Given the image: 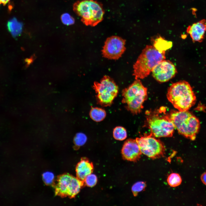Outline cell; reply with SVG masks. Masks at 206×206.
<instances>
[{
	"label": "cell",
	"mask_w": 206,
	"mask_h": 206,
	"mask_svg": "<svg viewBox=\"0 0 206 206\" xmlns=\"http://www.w3.org/2000/svg\"><path fill=\"white\" fill-rule=\"evenodd\" d=\"M93 169L94 166L92 162L86 158H82L76 166V177L84 181L85 178L92 173Z\"/></svg>",
	"instance_id": "5bb4252c"
},
{
	"label": "cell",
	"mask_w": 206,
	"mask_h": 206,
	"mask_svg": "<svg viewBox=\"0 0 206 206\" xmlns=\"http://www.w3.org/2000/svg\"><path fill=\"white\" fill-rule=\"evenodd\" d=\"M154 137L150 133L136 139L142 153L152 159L164 157L166 150L163 143Z\"/></svg>",
	"instance_id": "9c48e42d"
},
{
	"label": "cell",
	"mask_w": 206,
	"mask_h": 206,
	"mask_svg": "<svg viewBox=\"0 0 206 206\" xmlns=\"http://www.w3.org/2000/svg\"><path fill=\"white\" fill-rule=\"evenodd\" d=\"M7 27L12 35L15 37L19 36L21 34L22 25L16 19L13 18L8 22Z\"/></svg>",
	"instance_id": "9a60e30c"
},
{
	"label": "cell",
	"mask_w": 206,
	"mask_h": 206,
	"mask_svg": "<svg viewBox=\"0 0 206 206\" xmlns=\"http://www.w3.org/2000/svg\"><path fill=\"white\" fill-rule=\"evenodd\" d=\"M206 32V22L201 21L189 26L187 29L193 41L201 42Z\"/></svg>",
	"instance_id": "4fadbf2b"
},
{
	"label": "cell",
	"mask_w": 206,
	"mask_h": 206,
	"mask_svg": "<svg viewBox=\"0 0 206 206\" xmlns=\"http://www.w3.org/2000/svg\"><path fill=\"white\" fill-rule=\"evenodd\" d=\"M146 123L151 133L156 137H171L175 128L169 114L162 107L153 111L146 112Z\"/></svg>",
	"instance_id": "3957f363"
},
{
	"label": "cell",
	"mask_w": 206,
	"mask_h": 206,
	"mask_svg": "<svg viewBox=\"0 0 206 206\" xmlns=\"http://www.w3.org/2000/svg\"><path fill=\"white\" fill-rule=\"evenodd\" d=\"M122 102L127 110L133 114L140 113L143 108V104L147 98V89L139 79H136L122 92Z\"/></svg>",
	"instance_id": "277c9868"
},
{
	"label": "cell",
	"mask_w": 206,
	"mask_h": 206,
	"mask_svg": "<svg viewBox=\"0 0 206 206\" xmlns=\"http://www.w3.org/2000/svg\"><path fill=\"white\" fill-rule=\"evenodd\" d=\"M124 159L136 162L141 157L142 153L136 139L129 138L124 142L121 150Z\"/></svg>",
	"instance_id": "7c38bea8"
},
{
	"label": "cell",
	"mask_w": 206,
	"mask_h": 206,
	"mask_svg": "<svg viewBox=\"0 0 206 206\" xmlns=\"http://www.w3.org/2000/svg\"><path fill=\"white\" fill-rule=\"evenodd\" d=\"M87 140V137L83 133L80 132L77 133L74 139V142L75 146L79 147L84 145Z\"/></svg>",
	"instance_id": "ffe728a7"
},
{
	"label": "cell",
	"mask_w": 206,
	"mask_h": 206,
	"mask_svg": "<svg viewBox=\"0 0 206 206\" xmlns=\"http://www.w3.org/2000/svg\"><path fill=\"white\" fill-rule=\"evenodd\" d=\"M97 182V177L95 175L92 173L88 175L84 181V185L90 187H92L95 185Z\"/></svg>",
	"instance_id": "7402d4cb"
},
{
	"label": "cell",
	"mask_w": 206,
	"mask_h": 206,
	"mask_svg": "<svg viewBox=\"0 0 206 206\" xmlns=\"http://www.w3.org/2000/svg\"><path fill=\"white\" fill-rule=\"evenodd\" d=\"M54 177V174L50 172H46L42 175L43 180L47 185H49L53 183Z\"/></svg>",
	"instance_id": "603a6c76"
},
{
	"label": "cell",
	"mask_w": 206,
	"mask_h": 206,
	"mask_svg": "<svg viewBox=\"0 0 206 206\" xmlns=\"http://www.w3.org/2000/svg\"><path fill=\"white\" fill-rule=\"evenodd\" d=\"M106 113L103 109L98 107H92L90 112V116L94 121L99 122L105 118Z\"/></svg>",
	"instance_id": "2e32d148"
},
{
	"label": "cell",
	"mask_w": 206,
	"mask_h": 206,
	"mask_svg": "<svg viewBox=\"0 0 206 206\" xmlns=\"http://www.w3.org/2000/svg\"><path fill=\"white\" fill-rule=\"evenodd\" d=\"M93 87L97 94L98 103L104 107L110 106L118 93V86L107 76H104L100 82H94Z\"/></svg>",
	"instance_id": "52a82bcc"
},
{
	"label": "cell",
	"mask_w": 206,
	"mask_h": 206,
	"mask_svg": "<svg viewBox=\"0 0 206 206\" xmlns=\"http://www.w3.org/2000/svg\"><path fill=\"white\" fill-rule=\"evenodd\" d=\"M146 187V183L143 181H139L134 184L131 189L134 196L135 197L137 196L138 193L144 190Z\"/></svg>",
	"instance_id": "44dd1931"
},
{
	"label": "cell",
	"mask_w": 206,
	"mask_h": 206,
	"mask_svg": "<svg viewBox=\"0 0 206 206\" xmlns=\"http://www.w3.org/2000/svg\"><path fill=\"white\" fill-rule=\"evenodd\" d=\"M172 45L171 42L167 41L160 36L155 39L154 43V46L161 52L165 51L171 47Z\"/></svg>",
	"instance_id": "e0dca14e"
},
{
	"label": "cell",
	"mask_w": 206,
	"mask_h": 206,
	"mask_svg": "<svg viewBox=\"0 0 206 206\" xmlns=\"http://www.w3.org/2000/svg\"><path fill=\"white\" fill-rule=\"evenodd\" d=\"M201 179L202 182L206 185V172L202 174L201 177Z\"/></svg>",
	"instance_id": "d4e9b609"
},
{
	"label": "cell",
	"mask_w": 206,
	"mask_h": 206,
	"mask_svg": "<svg viewBox=\"0 0 206 206\" xmlns=\"http://www.w3.org/2000/svg\"><path fill=\"white\" fill-rule=\"evenodd\" d=\"M169 114L175 128L179 134L192 140L195 139L200 124L199 119L195 116L188 110H171Z\"/></svg>",
	"instance_id": "5b68a950"
},
{
	"label": "cell",
	"mask_w": 206,
	"mask_h": 206,
	"mask_svg": "<svg viewBox=\"0 0 206 206\" xmlns=\"http://www.w3.org/2000/svg\"><path fill=\"white\" fill-rule=\"evenodd\" d=\"M168 100L178 111H187L195 103L196 96L187 82L181 81L172 84L167 93Z\"/></svg>",
	"instance_id": "6da1fadb"
},
{
	"label": "cell",
	"mask_w": 206,
	"mask_h": 206,
	"mask_svg": "<svg viewBox=\"0 0 206 206\" xmlns=\"http://www.w3.org/2000/svg\"><path fill=\"white\" fill-rule=\"evenodd\" d=\"M127 134L126 130L123 127L118 126L115 128L113 131V136L116 140H122L127 137Z\"/></svg>",
	"instance_id": "ac0fdd59"
},
{
	"label": "cell",
	"mask_w": 206,
	"mask_h": 206,
	"mask_svg": "<svg viewBox=\"0 0 206 206\" xmlns=\"http://www.w3.org/2000/svg\"><path fill=\"white\" fill-rule=\"evenodd\" d=\"M73 10L86 25L94 26L103 19L104 11L102 5L94 0H81L73 5Z\"/></svg>",
	"instance_id": "8992f818"
},
{
	"label": "cell",
	"mask_w": 206,
	"mask_h": 206,
	"mask_svg": "<svg viewBox=\"0 0 206 206\" xmlns=\"http://www.w3.org/2000/svg\"><path fill=\"white\" fill-rule=\"evenodd\" d=\"M165 58V51L161 52L154 46L146 45L133 66V75L135 80L147 77L154 68Z\"/></svg>",
	"instance_id": "7a4b0ae2"
},
{
	"label": "cell",
	"mask_w": 206,
	"mask_h": 206,
	"mask_svg": "<svg viewBox=\"0 0 206 206\" xmlns=\"http://www.w3.org/2000/svg\"><path fill=\"white\" fill-rule=\"evenodd\" d=\"M125 39L117 36L108 38L102 50L103 57L109 59H119L125 51Z\"/></svg>",
	"instance_id": "30bf717a"
},
{
	"label": "cell",
	"mask_w": 206,
	"mask_h": 206,
	"mask_svg": "<svg viewBox=\"0 0 206 206\" xmlns=\"http://www.w3.org/2000/svg\"><path fill=\"white\" fill-rule=\"evenodd\" d=\"M152 72L153 77L156 80L164 82L174 77L177 71L175 66L171 62L164 60L157 64Z\"/></svg>",
	"instance_id": "8fae6325"
},
{
	"label": "cell",
	"mask_w": 206,
	"mask_h": 206,
	"mask_svg": "<svg viewBox=\"0 0 206 206\" xmlns=\"http://www.w3.org/2000/svg\"><path fill=\"white\" fill-rule=\"evenodd\" d=\"M1 3L0 2V4Z\"/></svg>",
	"instance_id": "4316f807"
},
{
	"label": "cell",
	"mask_w": 206,
	"mask_h": 206,
	"mask_svg": "<svg viewBox=\"0 0 206 206\" xmlns=\"http://www.w3.org/2000/svg\"><path fill=\"white\" fill-rule=\"evenodd\" d=\"M167 181L170 186L175 187L180 185L182 182V179L178 174L173 173L168 176Z\"/></svg>",
	"instance_id": "d6986e66"
},
{
	"label": "cell",
	"mask_w": 206,
	"mask_h": 206,
	"mask_svg": "<svg viewBox=\"0 0 206 206\" xmlns=\"http://www.w3.org/2000/svg\"><path fill=\"white\" fill-rule=\"evenodd\" d=\"M62 21L64 24L69 25H72L74 23V20L69 14L64 13L61 17Z\"/></svg>",
	"instance_id": "cb8c5ba5"
},
{
	"label": "cell",
	"mask_w": 206,
	"mask_h": 206,
	"mask_svg": "<svg viewBox=\"0 0 206 206\" xmlns=\"http://www.w3.org/2000/svg\"><path fill=\"white\" fill-rule=\"evenodd\" d=\"M10 0H0V2L1 3H2L4 5L6 4Z\"/></svg>",
	"instance_id": "484cf974"
},
{
	"label": "cell",
	"mask_w": 206,
	"mask_h": 206,
	"mask_svg": "<svg viewBox=\"0 0 206 206\" xmlns=\"http://www.w3.org/2000/svg\"><path fill=\"white\" fill-rule=\"evenodd\" d=\"M57 179L55 195L61 197H74L84 185V181L68 173L60 175Z\"/></svg>",
	"instance_id": "ba28073f"
}]
</instances>
